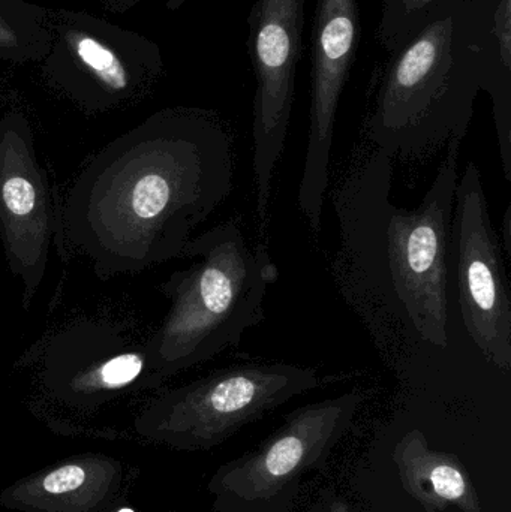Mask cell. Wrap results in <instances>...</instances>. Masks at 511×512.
Masks as SVG:
<instances>
[{"label":"cell","instance_id":"cell-11","mask_svg":"<svg viewBox=\"0 0 511 512\" xmlns=\"http://www.w3.org/2000/svg\"><path fill=\"white\" fill-rule=\"evenodd\" d=\"M57 231L50 180L32 126L21 111H8L0 117V240L9 270L23 285L26 310L44 282Z\"/></svg>","mask_w":511,"mask_h":512},{"label":"cell","instance_id":"cell-22","mask_svg":"<svg viewBox=\"0 0 511 512\" xmlns=\"http://www.w3.org/2000/svg\"><path fill=\"white\" fill-rule=\"evenodd\" d=\"M104 512H134V511L129 510V508L119 507V504H117V505H113V507H111V508H108V510L104 511Z\"/></svg>","mask_w":511,"mask_h":512},{"label":"cell","instance_id":"cell-19","mask_svg":"<svg viewBox=\"0 0 511 512\" xmlns=\"http://www.w3.org/2000/svg\"><path fill=\"white\" fill-rule=\"evenodd\" d=\"M510 215H511V207H509V209H507L506 216H504V239H506V249H507V254H509V255L511 254V248H510V245H511V239H510L511 219H510Z\"/></svg>","mask_w":511,"mask_h":512},{"label":"cell","instance_id":"cell-18","mask_svg":"<svg viewBox=\"0 0 511 512\" xmlns=\"http://www.w3.org/2000/svg\"><path fill=\"white\" fill-rule=\"evenodd\" d=\"M93 2L99 3L102 8L114 14H125L140 5L143 0H93Z\"/></svg>","mask_w":511,"mask_h":512},{"label":"cell","instance_id":"cell-9","mask_svg":"<svg viewBox=\"0 0 511 512\" xmlns=\"http://www.w3.org/2000/svg\"><path fill=\"white\" fill-rule=\"evenodd\" d=\"M450 256L468 336L492 364L510 370V286L476 162L456 185Z\"/></svg>","mask_w":511,"mask_h":512},{"label":"cell","instance_id":"cell-3","mask_svg":"<svg viewBox=\"0 0 511 512\" xmlns=\"http://www.w3.org/2000/svg\"><path fill=\"white\" fill-rule=\"evenodd\" d=\"M389 53L368 119L378 152L414 159L464 140L482 90L474 0H447Z\"/></svg>","mask_w":511,"mask_h":512},{"label":"cell","instance_id":"cell-12","mask_svg":"<svg viewBox=\"0 0 511 512\" xmlns=\"http://www.w3.org/2000/svg\"><path fill=\"white\" fill-rule=\"evenodd\" d=\"M359 41L357 0H317L311 33L308 146L297 194L300 210L314 234L321 233L336 116Z\"/></svg>","mask_w":511,"mask_h":512},{"label":"cell","instance_id":"cell-1","mask_svg":"<svg viewBox=\"0 0 511 512\" xmlns=\"http://www.w3.org/2000/svg\"><path fill=\"white\" fill-rule=\"evenodd\" d=\"M233 137L215 111H156L102 147L62 210L69 246L101 280L180 258L233 191Z\"/></svg>","mask_w":511,"mask_h":512},{"label":"cell","instance_id":"cell-5","mask_svg":"<svg viewBox=\"0 0 511 512\" xmlns=\"http://www.w3.org/2000/svg\"><path fill=\"white\" fill-rule=\"evenodd\" d=\"M321 384L317 370L287 363H246L215 370L153 397L134 420L144 441L207 451L240 429Z\"/></svg>","mask_w":511,"mask_h":512},{"label":"cell","instance_id":"cell-4","mask_svg":"<svg viewBox=\"0 0 511 512\" xmlns=\"http://www.w3.org/2000/svg\"><path fill=\"white\" fill-rule=\"evenodd\" d=\"M180 258L194 262L162 283L170 310L144 342L159 387L239 346L264 321V298L279 276L269 245H249L239 218L189 240Z\"/></svg>","mask_w":511,"mask_h":512},{"label":"cell","instance_id":"cell-20","mask_svg":"<svg viewBox=\"0 0 511 512\" xmlns=\"http://www.w3.org/2000/svg\"><path fill=\"white\" fill-rule=\"evenodd\" d=\"M188 0H167L165 6H167L168 11H179Z\"/></svg>","mask_w":511,"mask_h":512},{"label":"cell","instance_id":"cell-7","mask_svg":"<svg viewBox=\"0 0 511 512\" xmlns=\"http://www.w3.org/2000/svg\"><path fill=\"white\" fill-rule=\"evenodd\" d=\"M368 397V391L354 390L290 412L260 447L222 465L209 492L218 505H260L296 489L305 475L326 465Z\"/></svg>","mask_w":511,"mask_h":512},{"label":"cell","instance_id":"cell-2","mask_svg":"<svg viewBox=\"0 0 511 512\" xmlns=\"http://www.w3.org/2000/svg\"><path fill=\"white\" fill-rule=\"evenodd\" d=\"M461 140L414 210L392 201V158L372 153L333 192L345 285L407 339L449 346V259Z\"/></svg>","mask_w":511,"mask_h":512},{"label":"cell","instance_id":"cell-14","mask_svg":"<svg viewBox=\"0 0 511 512\" xmlns=\"http://www.w3.org/2000/svg\"><path fill=\"white\" fill-rule=\"evenodd\" d=\"M402 486L431 512L455 507L483 512L479 493L465 466L450 454L432 450L419 429L410 430L392 453Z\"/></svg>","mask_w":511,"mask_h":512},{"label":"cell","instance_id":"cell-21","mask_svg":"<svg viewBox=\"0 0 511 512\" xmlns=\"http://www.w3.org/2000/svg\"><path fill=\"white\" fill-rule=\"evenodd\" d=\"M329 512H348V508L347 505L342 504V502H335Z\"/></svg>","mask_w":511,"mask_h":512},{"label":"cell","instance_id":"cell-15","mask_svg":"<svg viewBox=\"0 0 511 512\" xmlns=\"http://www.w3.org/2000/svg\"><path fill=\"white\" fill-rule=\"evenodd\" d=\"M482 90L492 101L501 162L511 182V0H474Z\"/></svg>","mask_w":511,"mask_h":512},{"label":"cell","instance_id":"cell-10","mask_svg":"<svg viewBox=\"0 0 511 512\" xmlns=\"http://www.w3.org/2000/svg\"><path fill=\"white\" fill-rule=\"evenodd\" d=\"M39 381L51 399L80 411L161 388L144 342H135L122 327L89 319L65 325L45 340Z\"/></svg>","mask_w":511,"mask_h":512},{"label":"cell","instance_id":"cell-6","mask_svg":"<svg viewBox=\"0 0 511 512\" xmlns=\"http://www.w3.org/2000/svg\"><path fill=\"white\" fill-rule=\"evenodd\" d=\"M39 65L45 84L87 114L147 98L164 74L155 41L83 9H50V48Z\"/></svg>","mask_w":511,"mask_h":512},{"label":"cell","instance_id":"cell-17","mask_svg":"<svg viewBox=\"0 0 511 512\" xmlns=\"http://www.w3.org/2000/svg\"><path fill=\"white\" fill-rule=\"evenodd\" d=\"M447 0H383L377 38L392 51L419 32Z\"/></svg>","mask_w":511,"mask_h":512},{"label":"cell","instance_id":"cell-8","mask_svg":"<svg viewBox=\"0 0 511 512\" xmlns=\"http://www.w3.org/2000/svg\"><path fill=\"white\" fill-rule=\"evenodd\" d=\"M306 0H254L248 51L255 74L254 176L260 237L267 242L273 174L284 152L302 56Z\"/></svg>","mask_w":511,"mask_h":512},{"label":"cell","instance_id":"cell-13","mask_svg":"<svg viewBox=\"0 0 511 512\" xmlns=\"http://www.w3.org/2000/svg\"><path fill=\"white\" fill-rule=\"evenodd\" d=\"M131 475L102 453H81L45 466L0 492V507L20 512H104L117 505Z\"/></svg>","mask_w":511,"mask_h":512},{"label":"cell","instance_id":"cell-16","mask_svg":"<svg viewBox=\"0 0 511 512\" xmlns=\"http://www.w3.org/2000/svg\"><path fill=\"white\" fill-rule=\"evenodd\" d=\"M50 48V9L27 0H0V62L39 63Z\"/></svg>","mask_w":511,"mask_h":512}]
</instances>
